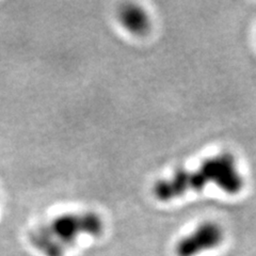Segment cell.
<instances>
[{
  "label": "cell",
  "instance_id": "6da1fadb",
  "mask_svg": "<svg viewBox=\"0 0 256 256\" xmlns=\"http://www.w3.org/2000/svg\"><path fill=\"white\" fill-rule=\"evenodd\" d=\"M210 182H214L226 194H235L242 190L244 182L236 169L235 160L230 154H221L207 159L198 170L189 172L180 170L173 178L158 182L154 194L160 201H169L186 191H200Z\"/></svg>",
  "mask_w": 256,
  "mask_h": 256
},
{
  "label": "cell",
  "instance_id": "3957f363",
  "mask_svg": "<svg viewBox=\"0 0 256 256\" xmlns=\"http://www.w3.org/2000/svg\"><path fill=\"white\" fill-rule=\"evenodd\" d=\"M224 238V232L218 223L204 222L190 233L180 238L174 246L176 256H198L219 246Z\"/></svg>",
  "mask_w": 256,
  "mask_h": 256
},
{
  "label": "cell",
  "instance_id": "277c9868",
  "mask_svg": "<svg viewBox=\"0 0 256 256\" xmlns=\"http://www.w3.org/2000/svg\"><path fill=\"white\" fill-rule=\"evenodd\" d=\"M123 27L134 34H144L150 27L148 13L137 4H125L118 12Z\"/></svg>",
  "mask_w": 256,
  "mask_h": 256
},
{
  "label": "cell",
  "instance_id": "7a4b0ae2",
  "mask_svg": "<svg viewBox=\"0 0 256 256\" xmlns=\"http://www.w3.org/2000/svg\"><path fill=\"white\" fill-rule=\"evenodd\" d=\"M102 230L104 222L95 212H68L36 228L30 242L44 256H63L82 236L98 237Z\"/></svg>",
  "mask_w": 256,
  "mask_h": 256
}]
</instances>
